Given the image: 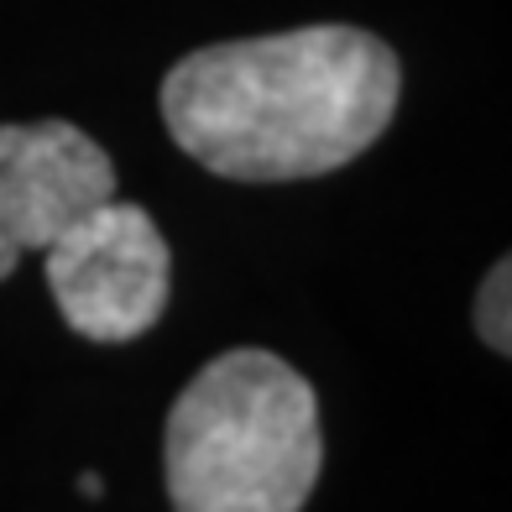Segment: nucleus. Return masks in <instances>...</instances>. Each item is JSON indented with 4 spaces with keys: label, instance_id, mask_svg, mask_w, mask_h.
Returning <instances> with one entry per match:
<instances>
[{
    "label": "nucleus",
    "instance_id": "nucleus-2",
    "mask_svg": "<svg viewBox=\"0 0 512 512\" xmlns=\"http://www.w3.org/2000/svg\"><path fill=\"white\" fill-rule=\"evenodd\" d=\"M319 465V398L272 351L215 356L168 413L173 512H304Z\"/></svg>",
    "mask_w": 512,
    "mask_h": 512
},
{
    "label": "nucleus",
    "instance_id": "nucleus-4",
    "mask_svg": "<svg viewBox=\"0 0 512 512\" xmlns=\"http://www.w3.org/2000/svg\"><path fill=\"white\" fill-rule=\"evenodd\" d=\"M115 194V162L74 121L0 126V277Z\"/></svg>",
    "mask_w": 512,
    "mask_h": 512
},
{
    "label": "nucleus",
    "instance_id": "nucleus-3",
    "mask_svg": "<svg viewBox=\"0 0 512 512\" xmlns=\"http://www.w3.org/2000/svg\"><path fill=\"white\" fill-rule=\"evenodd\" d=\"M63 324L95 345H126L168 314L173 256L142 204L100 199L42 251Z\"/></svg>",
    "mask_w": 512,
    "mask_h": 512
},
{
    "label": "nucleus",
    "instance_id": "nucleus-5",
    "mask_svg": "<svg viewBox=\"0 0 512 512\" xmlns=\"http://www.w3.org/2000/svg\"><path fill=\"white\" fill-rule=\"evenodd\" d=\"M476 335L486 351L512 356V262H502L486 272V283L476 293Z\"/></svg>",
    "mask_w": 512,
    "mask_h": 512
},
{
    "label": "nucleus",
    "instance_id": "nucleus-1",
    "mask_svg": "<svg viewBox=\"0 0 512 512\" xmlns=\"http://www.w3.org/2000/svg\"><path fill=\"white\" fill-rule=\"evenodd\" d=\"M398 53L361 27H298L199 48L162 79V121L199 168L236 183L324 178L392 126Z\"/></svg>",
    "mask_w": 512,
    "mask_h": 512
}]
</instances>
